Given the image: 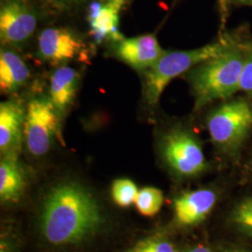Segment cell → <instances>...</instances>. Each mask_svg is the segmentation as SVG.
Returning a JSON list of instances; mask_svg holds the SVG:
<instances>
[{"mask_svg":"<svg viewBox=\"0 0 252 252\" xmlns=\"http://www.w3.org/2000/svg\"><path fill=\"white\" fill-rule=\"evenodd\" d=\"M26 111L14 101L0 105V151L2 155L19 153L24 138Z\"/></svg>","mask_w":252,"mask_h":252,"instance_id":"cell-11","label":"cell"},{"mask_svg":"<svg viewBox=\"0 0 252 252\" xmlns=\"http://www.w3.org/2000/svg\"><path fill=\"white\" fill-rule=\"evenodd\" d=\"M30 71L24 60L12 51L1 50L0 88L3 93H13L26 84Z\"/></svg>","mask_w":252,"mask_h":252,"instance_id":"cell-15","label":"cell"},{"mask_svg":"<svg viewBox=\"0 0 252 252\" xmlns=\"http://www.w3.org/2000/svg\"><path fill=\"white\" fill-rule=\"evenodd\" d=\"M126 252H178L167 238L161 235H154L144 238Z\"/></svg>","mask_w":252,"mask_h":252,"instance_id":"cell-19","label":"cell"},{"mask_svg":"<svg viewBox=\"0 0 252 252\" xmlns=\"http://www.w3.org/2000/svg\"><path fill=\"white\" fill-rule=\"evenodd\" d=\"M18 1H21V0H18Z\"/></svg>","mask_w":252,"mask_h":252,"instance_id":"cell-25","label":"cell"},{"mask_svg":"<svg viewBox=\"0 0 252 252\" xmlns=\"http://www.w3.org/2000/svg\"><path fill=\"white\" fill-rule=\"evenodd\" d=\"M165 52L154 35L125 37L115 47L118 58L136 70H148Z\"/></svg>","mask_w":252,"mask_h":252,"instance_id":"cell-10","label":"cell"},{"mask_svg":"<svg viewBox=\"0 0 252 252\" xmlns=\"http://www.w3.org/2000/svg\"><path fill=\"white\" fill-rule=\"evenodd\" d=\"M0 252H17V246L11 235L8 234H1Z\"/></svg>","mask_w":252,"mask_h":252,"instance_id":"cell-21","label":"cell"},{"mask_svg":"<svg viewBox=\"0 0 252 252\" xmlns=\"http://www.w3.org/2000/svg\"><path fill=\"white\" fill-rule=\"evenodd\" d=\"M181 252H214L209 247L202 244H197L194 246H190L183 250Z\"/></svg>","mask_w":252,"mask_h":252,"instance_id":"cell-22","label":"cell"},{"mask_svg":"<svg viewBox=\"0 0 252 252\" xmlns=\"http://www.w3.org/2000/svg\"><path fill=\"white\" fill-rule=\"evenodd\" d=\"M211 141L220 153L235 156L252 129V106L244 99L226 102L207 116Z\"/></svg>","mask_w":252,"mask_h":252,"instance_id":"cell-4","label":"cell"},{"mask_svg":"<svg viewBox=\"0 0 252 252\" xmlns=\"http://www.w3.org/2000/svg\"><path fill=\"white\" fill-rule=\"evenodd\" d=\"M125 2L126 0H108L102 5L98 15L91 21V33L97 43L107 38L115 42L125 38L119 30V12Z\"/></svg>","mask_w":252,"mask_h":252,"instance_id":"cell-14","label":"cell"},{"mask_svg":"<svg viewBox=\"0 0 252 252\" xmlns=\"http://www.w3.org/2000/svg\"><path fill=\"white\" fill-rule=\"evenodd\" d=\"M218 196L212 189H193L174 200V220L182 227L197 225L204 221L216 206Z\"/></svg>","mask_w":252,"mask_h":252,"instance_id":"cell-9","label":"cell"},{"mask_svg":"<svg viewBox=\"0 0 252 252\" xmlns=\"http://www.w3.org/2000/svg\"><path fill=\"white\" fill-rule=\"evenodd\" d=\"M229 222L237 232L252 238V195L235 204L229 214Z\"/></svg>","mask_w":252,"mask_h":252,"instance_id":"cell-16","label":"cell"},{"mask_svg":"<svg viewBox=\"0 0 252 252\" xmlns=\"http://www.w3.org/2000/svg\"><path fill=\"white\" fill-rule=\"evenodd\" d=\"M163 193L154 187H145L139 189L135 199L136 210L145 217L155 216L162 207Z\"/></svg>","mask_w":252,"mask_h":252,"instance_id":"cell-17","label":"cell"},{"mask_svg":"<svg viewBox=\"0 0 252 252\" xmlns=\"http://www.w3.org/2000/svg\"><path fill=\"white\" fill-rule=\"evenodd\" d=\"M240 90L252 97V46L247 51L243 71L240 81Z\"/></svg>","mask_w":252,"mask_h":252,"instance_id":"cell-20","label":"cell"},{"mask_svg":"<svg viewBox=\"0 0 252 252\" xmlns=\"http://www.w3.org/2000/svg\"><path fill=\"white\" fill-rule=\"evenodd\" d=\"M240 3L245 4V5H251L252 6V0H238Z\"/></svg>","mask_w":252,"mask_h":252,"instance_id":"cell-24","label":"cell"},{"mask_svg":"<svg viewBox=\"0 0 252 252\" xmlns=\"http://www.w3.org/2000/svg\"><path fill=\"white\" fill-rule=\"evenodd\" d=\"M232 43L221 40L189 51L165 52L158 62L145 72L144 94L148 104L156 105L165 87L177 77L225 51Z\"/></svg>","mask_w":252,"mask_h":252,"instance_id":"cell-3","label":"cell"},{"mask_svg":"<svg viewBox=\"0 0 252 252\" xmlns=\"http://www.w3.org/2000/svg\"><path fill=\"white\" fill-rule=\"evenodd\" d=\"M26 174L19 153L2 155L0 162V200L4 204L18 202L26 188Z\"/></svg>","mask_w":252,"mask_h":252,"instance_id":"cell-12","label":"cell"},{"mask_svg":"<svg viewBox=\"0 0 252 252\" xmlns=\"http://www.w3.org/2000/svg\"><path fill=\"white\" fill-rule=\"evenodd\" d=\"M219 252H252V251L238 246H228L222 248Z\"/></svg>","mask_w":252,"mask_h":252,"instance_id":"cell-23","label":"cell"},{"mask_svg":"<svg viewBox=\"0 0 252 252\" xmlns=\"http://www.w3.org/2000/svg\"><path fill=\"white\" fill-rule=\"evenodd\" d=\"M36 27L35 13L18 0L4 3L0 9V37L3 44L16 45L32 36Z\"/></svg>","mask_w":252,"mask_h":252,"instance_id":"cell-7","label":"cell"},{"mask_svg":"<svg viewBox=\"0 0 252 252\" xmlns=\"http://www.w3.org/2000/svg\"><path fill=\"white\" fill-rule=\"evenodd\" d=\"M83 50L81 39L66 28H47L38 36V54L53 64L77 58Z\"/></svg>","mask_w":252,"mask_h":252,"instance_id":"cell-8","label":"cell"},{"mask_svg":"<svg viewBox=\"0 0 252 252\" xmlns=\"http://www.w3.org/2000/svg\"><path fill=\"white\" fill-rule=\"evenodd\" d=\"M59 110L51 99L38 97L27 105L24 139L28 152L40 157L49 153L59 133Z\"/></svg>","mask_w":252,"mask_h":252,"instance_id":"cell-6","label":"cell"},{"mask_svg":"<svg viewBox=\"0 0 252 252\" xmlns=\"http://www.w3.org/2000/svg\"><path fill=\"white\" fill-rule=\"evenodd\" d=\"M138 191L135 182L129 179H118L111 185V197L120 207H128L135 204Z\"/></svg>","mask_w":252,"mask_h":252,"instance_id":"cell-18","label":"cell"},{"mask_svg":"<svg viewBox=\"0 0 252 252\" xmlns=\"http://www.w3.org/2000/svg\"><path fill=\"white\" fill-rule=\"evenodd\" d=\"M246 54L232 44L225 51L199 63L188 74L195 109L214 100H225L240 90Z\"/></svg>","mask_w":252,"mask_h":252,"instance_id":"cell-2","label":"cell"},{"mask_svg":"<svg viewBox=\"0 0 252 252\" xmlns=\"http://www.w3.org/2000/svg\"><path fill=\"white\" fill-rule=\"evenodd\" d=\"M162 154L168 167L179 177H197L207 170L202 146L186 129L174 128L163 136Z\"/></svg>","mask_w":252,"mask_h":252,"instance_id":"cell-5","label":"cell"},{"mask_svg":"<svg viewBox=\"0 0 252 252\" xmlns=\"http://www.w3.org/2000/svg\"><path fill=\"white\" fill-rule=\"evenodd\" d=\"M79 81V73L66 65L60 66L52 75L50 99L59 112H63L71 105L77 94Z\"/></svg>","mask_w":252,"mask_h":252,"instance_id":"cell-13","label":"cell"},{"mask_svg":"<svg viewBox=\"0 0 252 252\" xmlns=\"http://www.w3.org/2000/svg\"><path fill=\"white\" fill-rule=\"evenodd\" d=\"M104 223L99 203L79 183H59L42 201L39 231L46 242L54 247L86 242L99 233Z\"/></svg>","mask_w":252,"mask_h":252,"instance_id":"cell-1","label":"cell"}]
</instances>
